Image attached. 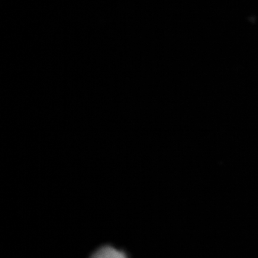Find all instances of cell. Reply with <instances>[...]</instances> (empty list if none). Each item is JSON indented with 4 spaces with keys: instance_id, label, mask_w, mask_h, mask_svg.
Here are the masks:
<instances>
[{
    "instance_id": "obj_1",
    "label": "cell",
    "mask_w": 258,
    "mask_h": 258,
    "mask_svg": "<svg viewBox=\"0 0 258 258\" xmlns=\"http://www.w3.org/2000/svg\"><path fill=\"white\" fill-rule=\"evenodd\" d=\"M88 258H128L123 250L106 244L96 248Z\"/></svg>"
}]
</instances>
